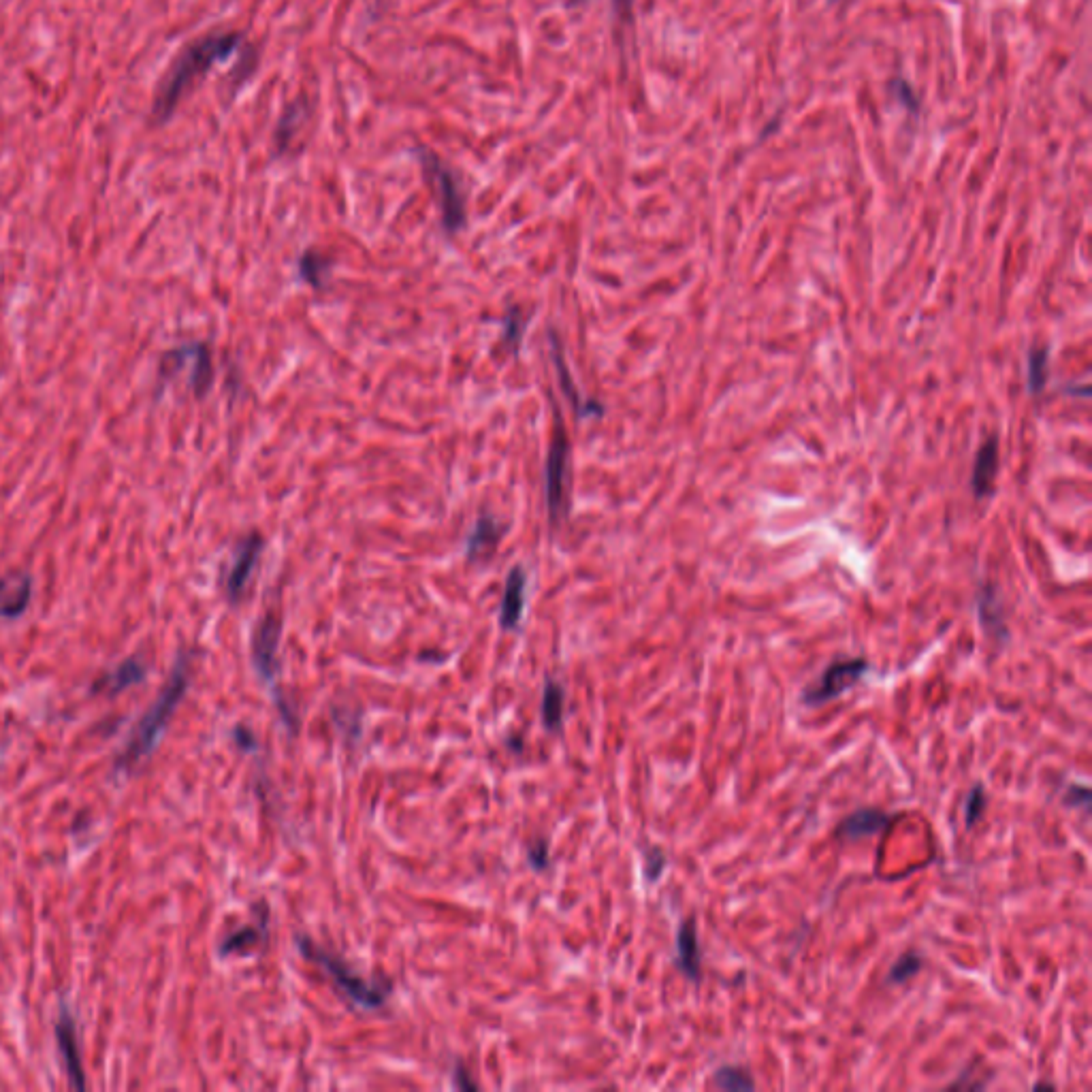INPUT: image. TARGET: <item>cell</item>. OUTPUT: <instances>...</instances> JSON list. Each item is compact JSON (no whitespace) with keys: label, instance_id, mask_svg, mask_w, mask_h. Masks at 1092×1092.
Listing matches in <instances>:
<instances>
[{"label":"cell","instance_id":"cell-30","mask_svg":"<svg viewBox=\"0 0 1092 1092\" xmlns=\"http://www.w3.org/2000/svg\"><path fill=\"white\" fill-rule=\"evenodd\" d=\"M1090 790L1086 788V785H1080V783H1071L1065 796H1063V802L1067 807H1082L1084 811L1090 809Z\"/></svg>","mask_w":1092,"mask_h":1092},{"label":"cell","instance_id":"cell-15","mask_svg":"<svg viewBox=\"0 0 1092 1092\" xmlns=\"http://www.w3.org/2000/svg\"><path fill=\"white\" fill-rule=\"evenodd\" d=\"M549 344H551V359H553V365L557 369V376H559V387L561 391L566 393V397L570 399V404L574 406L576 414L581 416V419H585V416H602L604 408L600 404H596V401H587L581 397V393L576 391L574 387V380L570 376V369L564 361V352H561V346H559V340L557 335L551 331L549 333Z\"/></svg>","mask_w":1092,"mask_h":1092},{"label":"cell","instance_id":"cell-11","mask_svg":"<svg viewBox=\"0 0 1092 1092\" xmlns=\"http://www.w3.org/2000/svg\"><path fill=\"white\" fill-rule=\"evenodd\" d=\"M146 677H148L146 664H143L139 657H128V660L118 664L114 670L105 672L103 677H99L94 681L92 694H103V696L114 698V696L126 692L128 687L143 683V681H146Z\"/></svg>","mask_w":1092,"mask_h":1092},{"label":"cell","instance_id":"cell-25","mask_svg":"<svg viewBox=\"0 0 1092 1092\" xmlns=\"http://www.w3.org/2000/svg\"><path fill=\"white\" fill-rule=\"evenodd\" d=\"M920 969H922V956H918L915 952H907L903 956H898V960L890 967L886 982L892 986L907 984L909 979H913L920 973Z\"/></svg>","mask_w":1092,"mask_h":1092},{"label":"cell","instance_id":"cell-21","mask_svg":"<svg viewBox=\"0 0 1092 1092\" xmlns=\"http://www.w3.org/2000/svg\"><path fill=\"white\" fill-rule=\"evenodd\" d=\"M713 1080H715V1086L721 1088V1090H730V1092H751V1090H756V1082H753L749 1071L743 1069V1067H736V1065L719 1067L715 1071V1075H713Z\"/></svg>","mask_w":1092,"mask_h":1092},{"label":"cell","instance_id":"cell-32","mask_svg":"<svg viewBox=\"0 0 1092 1092\" xmlns=\"http://www.w3.org/2000/svg\"><path fill=\"white\" fill-rule=\"evenodd\" d=\"M455 1078H457V1084H459L461 1088H476V1084H474L472 1080L465 1078V1071H463L461 1067H457V1075H455Z\"/></svg>","mask_w":1092,"mask_h":1092},{"label":"cell","instance_id":"cell-5","mask_svg":"<svg viewBox=\"0 0 1092 1092\" xmlns=\"http://www.w3.org/2000/svg\"><path fill=\"white\" fill-rule=\"evenodd\" d=\"M421 163H423V169L427 173V178L433 186V190H436L438 195V205H440V212H442V224L444 229L448 233H459L463 227H465V201H463V195L461 190L457 186V180L455 175L451 173V169H446L442 165V160L429 152V150H421L419 154Z\"/></svg>","mask_w":1092,"mask_h":1092},{"label":"cell","instance_id":"cell-1","mask_svg":"<svg viewBox=\"0 0 1092 1092\" xmlns=\"http://www.w3.org/2000/svg\"><path fill=\"white\" fill-rule=\"evenodd\" d=\"M190 670H192V655L182 653L173 666L167 685L160 689L154 704L146 713H143L141 721L133 728L131 736H128L122 753L116 758L114 770L118 775L133 773L143 760L152 756V751L158 747L171 717L175 715V711H178L182 698L188 692Z\"/></svg>","mask_w":1092,"mask_h":1092},{"label":"cell","instance_id":"cell-23","mask_svg":"<svg viewBox=\"0 0 1092 1092\" xmlns=\"http://www.w3.org/2000/svg\"><path fill=\"white\" fill-rule=\"evenodd\" d=\"M329 265H331L329 259H325L323 254H318L314 250L303 252L301 261H299L301 278L314 288H323L325 286V273L329 271Z\"/></svg>","mask_w":1092,"mask_h":1092},{"label":"cell","instance_id":"cell-29","mask_svg":"<svg viewBox=\"0 0 1092 1092\" xmlns=\"http://www.w3.org/2000/svg\"><path fill=\"white\" fill-rule=\"evenodd\" d=\"M664 869H666V856H664V851H662V849H657V847L649 849L647 854H645V877H647V881H657V879H660L662 873H664Z\"/></svg>","mask_w":1092,"mask_h":1092},{"label":"cell","instance_id":"cell-10","mask_svg":"<svg viewBox=\"0 0 1092 1092\" xmlns=\"http://www.w3.org/2000/svg\"><path fill=\"white\" fill-rule=\"evenodd\" d=\"M892 822H894V815L881 809L866 807V809L849 813L837 826V830H834V834H837L839 841H860L866 837H873V834L886 832L892 826Z\"/></svg>","mask_w":1092,"mask_h":1092},{"label":"cell","instance_id":"cell-33","mask_svg":"<svg viewBox=\"0 0 1092 1092\" xmlns=\"http://www.w3.org/2000/svg\"><path fill=\"white\" fill-rule=\"evenodd\" d=\"M630 3H632V0H617V5H619V7H621V5H625V7H628Z\"/></svg>","mask_w":1092,"mask_h":1092},{"label":"cell","instance_id":"cell-16","mask_svg":"<svg viewBox=\"0 0 1092 1092\" xmlns=\"http://www.w3.org/2000/svg\"><path fill=\"white\" fill-rule=\"evenodd\" d=\"M504 532L506 529L500 521L493 519L491 515H483L472 527L468 540H465V555H468L470 561H480V559L491 557L497 549V544L502 542Z\"/></svg>","mask_w":1092,"mask_h":1092},{"label":"cell","instance_id":"cell-18","mask_svg":"<svg viewBox=\"0 0 1092 1092\" xmlns=\"http://www.w3.org/2000/svg\"><path fill=\"white\" fill-rule=\"evenodd\" d=\"M977 615H979V621H982L984 630L999 638V642H1003L1007 638V628H1005V621H1003V608H1001V602L997 598V591H994L990 585L982 587V591L977 593Z\"/></svg>","mask_w":1092,"mask_h":1092},{"label":"cell","instance_id":"cell-28","mask_svg":"<svg viewBox=\"0 0 1092 1092\" xmlns=\"http://www.w3.org/2000/svg\"><path fill=\"white\" fill-rule=\"evenodd\" d=\"M299 118H301V105H293V107L286 109V114H284V118L280 122V131L276 135L280 150H284L288 146V141H291V137L295 133V124H297Z\"/></svg>","mask_w":1092,"mask_h":1092},{"label":"cell","instance_id":"cell-26","mask_svg":"<svg viewBox=\"0 0 1092 1092\" xmlns=\"http://www.w3.org/2000/svg\"><path fill=\"white\" fill-rule=\"evenodd\" d=\"M1048 382V350L1035 348L1029 355V389L1031 393H1041Z\"/></svg>","mask_w":1092,"mask_h":1092},{"label":"cell","instance_id":"cell-19","mask_svg":"<svg viewBox=\"0 0 1092 1092\" xmlns=\"http://www.w3.org/2000/svg\"><path fill=\"white\" fill-rule=\"evenodd\" d=\"M190 387L197 397H205L212 389L214 382V365L212 355L207 346L192 344V359H190Z\"/></svg>","mask_w":1092,"mask_h":1092},{"label":"cell","instance_id":"cell-7","mask_svg":"<svg viewBox=\"0 0 1092 1092\" xmlns=\"http://www.w3.org/2000/svg\"><path fill=\"white\" fill-rule=\"evenodd\" d=\"M280 638H282V617L278 615V610H267V613L261 617L259 625H256L254 636H252V662L256 672L261 674V679L267 681L269 685L273 683V677H276V670H278L276 657L280 649Z\"/></svg>","mask_w":1092,"mask_h":1092},{"label":"cell","instance_id":"cell-4","mask_svg":"<svg viewBox=\"0 0 1092 1092\" xmlns=\"http://www.w3.org/2000/svg\"><path fill=\"white\" fill-rule=\"evenodd\" d=\"M297 945L305 958L316 962V965H320L331 975L337 988H340L352 1003H357L365 1009H378L380 1005H384V1001L389 999L391 994L389 982H378V984L365 982V979L352 971L340 956L323 950V947H318L308 937H297Z\"/></svg>","mask_w":1092,"mask_h":1092},{"label":"cell","instance_id":"cell-22","mask_svg":"<svg viewBox=\"0 0 1092 1092\" xmlns=\"http://www.w3.org/2000/svg\"><path fill=\"white\" fill-rule=\"evenodd\" d=\"M265 930H267V920H263V922L259 924V928H254V926L239 928L237 933L229 935L227 939L222 941V945H220V954H222V956H227V954H235V952L250 950V947H254L256 943H259V941L265 937Z\"/></svg>","mask_w":1092,"mask_h":1092},{"label":"cell","instance_id":"cell-2","mask_svg":"<svg viewBox=\"0 0 1092 1092\" xmlns=\"http://www.w3.org/2000/svg\"><path fill=\"white\" fill-rule=\"evenodd\" d=\"M239 43H242V37H239L237 32H227V35L207 37L192 43L182 54V58L175 62L167 82L163 84V88H160L156 96L154 111H152L156 122H167L175 111V107H178L184 92L188 90V86L207 69L214 67L216 62L231 58L237 52Z\"/></svg>","mask_w":1092,"mask_h":1092},{"label":"cell","instance_id":"cell-24","mask_svg":"<svg viewBox=\"0 0 1092 1092\" xmlns=\"http://www.w3.org/2000/svg\"><path fill=\"white\" fill-rule=\"evenodd\" d=\"M525 327H527V316L523 314V310L521 308H510L508 314H506V320H504V346L515 357L519 355V348L523 344Z\"/></svg>","mask_w":1092,"mask_h":1092},{"label":"cell","instance_id":"cell-27","mask_svg":"<svg viewBox=\"0 0 1092 1092\" xmlns=\"http://www.w3.org/2000/svg\"><path fill=\"white\" fill-rule=\"evenodd\" d=\"M986 790L984 785H973L971 792L967 794V800H965V826L967 828H973L979 819H982L984 811H986Z\"/></svg>","mask_w":1092,"mask_h":1092},{"label":"cell","instance_id":"cell-20","mask_svg":"<svg viewBox=\"0 0 1092 1092\" xmlns=\"http://www.w3.org/2000/svg\"><path fill=\"white\" fill-rule=\"evenodd\" d=\"M564 687L549 679L544 685L542 696V724L549 730H559L564 721Z\"/></svg>","mask_w":1092,"mask_h":1092},{"label":"cell","instance_id":"cell-34","mask_svg":"<svg viewBox=\"0 0 1092 1092\" xmlns=\"http://www.w3.org/2000/svg\"><path fill=\"white\" fill-rule=\"evenodd\" d=\"M1035 1088H1054V1086L1052 1084H1037Z\"/></svg>","mask_w":1092,"mask_h":1092},{"label":"cell","instance_id":"cell-31","mask_svg":"<svg viewBox=\"0 0 1092 1092\" xmlns=\"http://www.w3.org/2000/svg\"><path fill=\"white\" fill-rule=\"evenodd\" d=\"M527 858H529V864H532L536 871H544L546 866H549V845H546V841L538 839L536 843L529 845Z\"/></svg>","mask_w":1092,"mask_h":1092},{"label":"cell","instance_id":"cell-14","mask_svg":"<svg viewBox=\"0 0 1092 1092\" xmlns=\"http://www.w3.org/2000/svg\"><path fill=\"white\" fill-rule=\"evenodd\" d=\"M525 589H527V574L523 566H515L508 572L504 598L500 608V625L504 630H517L523 619L525 610Z\"/></svg>","mask_w":1092,"mask_h":1092},{"label":"cell","instance_id":"cell-17","mask_svg":"<svg viewBox=\"0 0 1092 1092\" xmlns=\"http://www.w3.org/2000/svg\"><path fill=\"white\" fill-rule=\"evenodd\" d=\"M677 967L679 971L692 979V982H700V945H698V930H696V918H687L681 922L677 930Z\"/></svg>","mask_w":1092,"mask_h":1092},{"label":"cell","instance_id":"cell-9","mask_svg":"<svg viewBox=\"0 0 1092 1092\" xmlns=\"http://www.w3.org/2000/svg\"><path fill=\"white\" fill-rule=\"evenodd\" d=\"M54 1035H56V1043H58V1052H60L62 1063H64V1071H67L73 1088L84 1090L86 1088V1071H84V1065H82V1052H79L75 1020H73L71 1011L67 1009V1005H62L60 1014L56 1018Z\"/></svg>","mask_w":1092,"mask_h":1092},{"label":"cell","instance_id":"cell-6","mask_svg":"<svg viewBox=\"0 0 1092 1092\" xmlns=\"http://www.w3.org/2000/svg\"><path fill=\"white\" fill-rule=\"evenodd\" d=\"M869 662L862 657H849V660H834L815 683H811L800 696V702L805 706H822L834 698L843 696L847 689L854 687L866 672H869Z\"/></svg>","mask_w":1092,"mask_h":1092},{"label":"cell","instance_id":"cell-35","mask_svg":"<svg viewBox=\"0 0 1092 1092\" xmlns=\"http://www.w3.org/2000/svg\"><path fill=\"white\" fill-rule=\"evenodd\" d=\"M570 3H572V5H578V3H583V0H570Z\"/></svg>","mask_w":1092,"mask_h":1092},{"label":"cell","instance_id":"cell-3","mask_svg":"<svg viewBox=\"0 0 1092 1092\" xmlns=\"http://www.w3.org/2000/svg\"><path fill=\"white\" fill-rule=\"evenodd\" d=\"M555 421H553V438L549 446V457H546L544 468V493H546V508H549V519L553 527H561L570 515V440L561 421V412L555 406Z\"/></svg>","mask_w":1092,"mask_h":1092},{"label":"cell","instance_id":"cell-12","mask_svg":"<svg viewBox=\"0 0 1092 1092\" xmlns=\"http://www.w3.org/2000/svg\"><path fill=\"white\" fill-rule=\"evenodd\" d=\"M999 474V440L988 438L982 446H979L973 474H971V491L977 500H986L994 493V483H997Z\"/></svg>","mask_w":1092,"mask_h":1092},{"label":"cell","instance_id":"cell-13","mask_svg":"<svg viewBox=\"0 0 1092 1092\" xmlns=\"http://www.w3.org/2000/svg\"><path fill=\"white\" fill-rule=\"evenodd\" d=\"M32 598V578L24 572H11L0 578V617L18 619L24 615Z\"/></svg>","mask_w":1092,"mask_h":1092},{"label":"cell","instance_id":"cell-8","mask_svg":"<svg viewBox=\"0 0 1092 1092\" xmlns=\"http://www.w3.org/2000/svg\"><path fill=\"white\" fill-rule=\"evenodd\" d=\"M263 546H265V540H263V536L259 532H252L250 536H246L242 542L237 544L233 561H231V568H229V574H227V583H224V589H227V598L233 604L244 598L246 587H248L250 578L254 574V568H256V564H259Z\"/></svg>","mask_w":1092,"mask_h":1092}]
</instances>
